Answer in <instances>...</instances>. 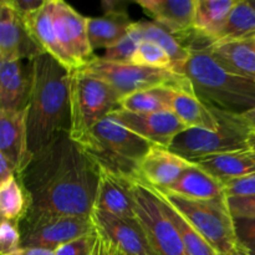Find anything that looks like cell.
Returning <instances> with one entry per match:
<instances>
[{
	"instance_id": "cell-1",
	"label": "cell",
	"mask_w": 255,
	"mask_h": 255,
	"mask_svg": "<svg viewBox=\"0 0 255 255\" xmlns=\"http://www.w3.org/2000/svg\"><path fill=\"white\" fill-rule=\"evenodd\" d=\"M17 176L29 199L24 219L91 217L100 168L67 132L34 154Z\"/></svg>"
},
{
	"instance_id": "cell-2",
	"label": "cell",
	"mask_w": 255,
	"mask_h": 255,
	"mask_svg": "<svg viewBox=\"0 0 255 255\" xmlns=\"http://www.w3.org/2000/svg\"><path fill=\"white\" fill-rule=\"evenodd\" d=\"M32 65V86L26 109L30 153H39L59 134L70 132V72L49 54H41Z\"/></svg>"
},
{
	"instance_id": "cell-3",
	"label": "cell",
	"mask_w": 255,
	"mask_h": 255,
	"mask_svg": "<svg viewBox=\"0 0 255 255\" xmlns=\"http://www.w3.org/2000/svg\"><path fill=\"white\" fill-rule=\"evenodd\" d=\"M183 75L209 107L242 116L255 107V84L222 66L208 47H192Z\"/></svg>"
},
{
	"instance_id": "cell-4",
	"label": "cell",
	"mask_w": 255,
	"mask_h": 255,
	"mask_svg": "<svg viewBox=\"0 0 255 255\" xmlns=\"http://www.w3.org/2000/svg\"><path fill=\"white\" fill-rule=\"evenodd\" d=\"M79 144L97 166L131 179L137 178L139 162L153 146L112 115L100 121Z\"/></svg>"
},
{
	"instance_id": "cell-5",
	"label": "cell",
	"mask_w": 255,
	"mask_h": 255,
	"mask_svg": "<svg viewBox=\"0 0 255 255\" xmlns=\"http://www.w3.org/2000/svg\"><path fill=\"white\" fill-rule=\"evenodd\" d=\"M120 97L102 80L86 74L81 69L70 72V137L80 143L95 126L120 110Z\"/></svg>"
},
{
	"instance_id": "cell-6",
	"label": "cell",
	"mask_w": 255,
	"mask_h": 255,
	"mask_svg": "<svg viewBox=\"0 0 255 255\" xmlns=\"http://www.w3.org/2000/svg\"><path fill=\"white\" fill-rule=\"evenodd\" d=\"M157 189V188H154ZM219 255H242L234 233V219L227 199L197 201L157 189Z\"/></svg>"
},
{
	"instance_id": "cell-7",
	"label": "cell",
	"mask_w": 255,
	"mask_h": 255,
	"mask_svg": "<svg viewBox=\"0 0 255 255\" xmlns=\"http://www.w3.org/2000/svg\"><path fill=\"white\" fill-rule=\"evenodd\" d=\"M211 109L221 122L219 128L217 131L187 128L173 139L169 146L171 151L192 162L204 157L249 148L252 129L241 116H234L213 107Z\"/></svg>"
},
{
	"instance_id": "cell-8",
	"label": "cell",
	"mask_w": 255,
	"mask_h": 255,
	"mask_svg": "<svg viewBox=\"0 0 255 255\" xmlns=\"http://www.w3.org/2000/svg\"><path fill=\"white\" fill-rule=\"evenodd\" d=\"M82 71L109 84L119 95L120 100L142 90L159 86L192 87L184 75L172 70L141 66L136 64H116L96 56Z\"/></svg>"
},
{
	"instance_id": "cell-9",
	"label": "cell",
	"mask_w": 255,
	"mask_h": 255,
	"mask_svg": "<svg viewBox=\"0 0 255 255\" xmlns=\"http://www.w3.org/2000/svg\"><path fill=\"white\" fill-rule=\"evenodd\" d=\"M132 193L136 216L141 223L149 246L156 255H189L186 247L164 213L156 192L141 179H132Z\"/></svg>"
},
{
	"instance_id": "cell-10",
	"label": "cell",
	"mask_w": 255,
	"mask_h": 255,
	"mask_svg": "<svg viewBox=\"0 0 255 255\" xmlns=\"http://www.w3.org/2000/svg\"><path fill=\"white\" fill-rule=\"evenodd\" d=\"M21 248L39 247L56 251L59 247L95 233L91 217H50L22 219L19 223Z\"/></svg>"
},
{
	"instance_id": "cell-11",
	"label": "cell",
	"mask_w": 255,
	"mask_h": 255,
	"mask_svg": "<svg viewBox=\"0 0 255 255\" xmlns=\"http://www.w3.org/2000/svg\"><path fill=\"white\" fill-rule=\"evenodd\" d=\"M100 241L124 255H156L137 218H124L94 209L91 214Z\"/></svg>"
},
{
	"instance_id": "cell-12",
	"label": "cell",
	"mask_w": 255,
	"mask_h": 255,
	"mask_svg": "<svg viewBox=\"0 0 255 255\" xmlns=\"http://www.w3.org/2000/svg\"><path fill=\"white\" fill-rule=\"evenodd\" d=\"M54 24L57 39L74 65L82 69L95 59L87 34V17L62 0H54Z\"/></svg>"
},
{
	"instance_id": "cell-13",
	"label": "cell",
	"mask_w": 255,
	"mask_h": 255,
	"mask_svg": "<svg viewBox=\"0 0 255 255\" xmlns=\"http://www.w3.org/2000/svg\"><path fill=\"white\" fill-rule=\"evenodd\" d=\"M45 54L11 0L0 1V61H31Z\"/></svg>"
},
{
	"instance_id": "cell-14",
	"label": "cell",
	"mask_w": 255,
	"mask_h": 255,
	"mask_svg": "<svg viewBox=\"0 0 255 255\" xmlns=\"http://www.w3.org/2000/svg\"><path fill=\"white\" fill-rule=\"evenodd\" d=\"M122 125L138 136L143 137L152 144L167 147L173 139L186 131L188 127L171 111L154 112V114H134V112L117 110L111 114Z\"/></svg>"
},
{
	"instance_id": "cell-15",
	"label": "cell",
	"mask_w": 255,
	"mask_h": 255,
	"mask_svg": "<svg viewBox=\"0 0 255 255\" xmlns=\"http://www.w3.org/2000/svg\"><path fill=\"white\" fill-rule=\"evenodd\" d=\"M193 162L183 158L167 147L153 144L138 166L137 178L157 189H167Z\"/></svg>"
},
{
	"instance_id": "cell-16",
	"label": "cell",
	"mask_w": 255,
	"mask_h": 255,
	"mask_svg": "<svg viewBox=\"0 0 255 255\" xmlns=\"http://www.w3.org/2000/svg\"><path fill=\"white\" fill-rule=\"evenodd\" d=\"M31 61H0V110H26L31 94Z\"/></svg>"
},
{
	"instance_id": "cell-17",
	"label": "cell",
	"mask_w": 255,
	"mask_h": 255,
	"mask_svg": "<svg viewBox=\"0 0 255 255\" xmlns=\"http://www.w3.org/2000/svg\"><path fill=\"white\" fill-rule=\"evenodd\" d=\"M0 154L14 164L17 174L31 161L32 154L27 144L26 110H0Z\"/></svg>"
},
{
	"instance_id": "cell-18",
	"label": "cell",
	"mask_w": 255,
	"mask_h": 255,
	"mask_svg": "<svg viewBox=\"0 0 255 255\" xmlns=\"http://www.w3.org/2000/svg\"><path fill=\"white\" fill-rule=\"evenodd\" d=\"M100 168L95 208L124 218H137L136 204L132 193V179L117 176Z\"/></svg>"
},
{
	"instance_id": "cell-19",
	"label": "cell",
	"mask_w": 255,
	"mask_h": 255,
	"mask_svg": "<svg viewBox=\"0 0 255 255\" xmlns=\"http://www.w3.org/2000/svg\"><path fill=\"white\" fill-rule=\"evenodd\" d=\"M137 4L176 37H182L193 30L196 0H137Z\"/></svg>"
},
{
	"instance_id": "cell-20",
	"label": "cell",
	"mask_w": 255,
	"mask_h": 255,
	"mask_svg": "<svg viewBox=\"0 0 255 255\" xmlns=\"http://www.w3.org/2000/svg\"><path fill=\"white\" fill-rule=\"evenodd\" d=\"M169 110L188 128L217 131L221 126L213 110L194 94L192 87L169 86Z\"/></svg>"
},
{
	"instance_id": "cell-21",
	"label": "cell",
	"mask_w": 255,
	"mask_h": 255,
	"mask_svg": "<svg viewBox=\"0 0 255 255\" xmlns=\"http://www.w3.org/2000/svg\"><path fill=\"white\" fill-rule=\"evenodd\" d=\"M30 32L35 41L39 44L45 54H49L55 60L67 67L69 70H74L71 60L65 54L64 49L60 45L57 39L56 30L54 24V0H45L41 7L34 11L32 14L24 17Z\"/></svg>"
},
{
	"instance_id": "cell-22",
	"label": "cell",
	"mask_w": 255,
	"mask_h": 255,
	"mask_svg": "<svg viewBox=\"0 0 255 255\" xmlns=\"http://www.w3.org/2000/svg\"><path fill=\"white\" fill-rule=\"evenodd\" d=\"M163 191L197 201L227 199L224 184L196 163L187 168L176 183Z\"/></svg>"
},
{
	"instance_id": "cell-23",
	"label": "cell",
	"mask_w": 255,
	"mask_h": 255,
	"mask_svg": "<svg viewBox=\"0 0 255 255\" xmlns=\"http://www.w3.org/2000/svg\"><path fill=\"white\" fill-rule=\"evenodd\" d=\"M222 183L255 173V152L249 147L192 161Z\"/></svg>"
},
{
	"instance_id": "cell-24",
	"label": "cell",
	"mask_w": 255,
	"mask_h": 255,
	"mask_svg": "<svg viewBox=\"0 0 255 255\" xmlns=\"http://www.w3.org/2000/svg\"><path fill=\"white\" fill-rule=\"evenodd\" d=\"M133 21L122 9H107L102 16L87 17V34L92 49H109L121 41Z\"/></svg>"
},
{
	"instance_id": "cell-25",
	"label": "cell",
	"mask_w": 255,
	"mask_h": 255,
	"mask_svg": "<svg viewBox=\"0 0 255 255\" xmlns=\"http://www.w3.org/2000/svg\"><path fill=\"white\" fill-rule=\"evenodd\" d=\"M209 51L222 66L255 84V44L252 40L216 42Z\"/></svg>"
},
{
	"instance_id": "cell-26",
	"label": "cell",
	"mask_w": 255,
	"mask_h": 255,
	"mask_svg": "<svg viewBox=\"0 0 255 255\" xmlns=\"http://www.w3.org/2000/svg\"><path fill=\"white\" fill-rule=\"evenodd\" d=\"M238 0H196L193 30L213 44Z\"/></svg>"
},
{
	"instance_id": "cell-27",
	"label": "cell",
	"mask_w": 255,
	"mask_h": 255,
	"mask_svg": "<svg viewBox=\"0 0 255 255\" xmlns=\"http://www.w3.org/2000/svg\"><path fill=\"white\" fill-rule=\"evenodd\" d=\"M255 37V9L248 0H238L213 44L244 41Z\"/></svg>"
},
{
	"instance_id": "cell-28",
	"label": "cell",
	"mask_w": 255,
	"mask_h": 255,
	"mask_svg": "<svg viewBox=\"0 0 255 255\" xmlns=\"http://www.w3.org/2000/svg\"><path fill=\"white\" fill-rule=\"evenodd\" d=\"M137 27L143 40L159 45L171 56L173 71L183 75V67L191 56V50L187 49L174 35L154 21H137Z\"/></svg>"
},
{
	"instance_id": "cell-29",
	"label": "cell",
	"mask_w": 255,
	"mask_h": 255,
	"mask_svg": "<svg viewBox=\"0 0 255 255\" xmlns=\"http://www.w3.org/2000/svg\"><path fill=\"white\" fill-rule=\"evenodd\" d=\"M153 191L156 192L166 216L168 217V219L178 232L179 237L186 247L187 253L189 255H219L214 251L213 247L201 236V233L157 189L153 188Z\"/></svg>"
},
{
	"instance_id": "cell-30",
	"label": "cell",
	"mask_w": 255,
	"mask_h": 255,
	"mask_svg": "<svg viewBox=\"0 0 255 255\" xmlns=\"http://www.w3.org/2000/svg\"><path fill=\"white\" fill-rule=\"evenodd\" d=\"M120 109L134 114H154L169 110V86H159L142 90L124 97Z\"/></svg>"
},
{
	"instance_id": "cell-31",
	"label": "cell",
	"mask_w": 255,
	"mask_h": 255,
	"mask_svg": "<svg viewBox=\"0 0 255 255\" xmlns=\"http://www.w3.org/2000/svg\"><path fill=\"white\" fill-rule=\"evenodd\" d=\"M29 211V199L19 176L0 186V212L1 219L19 224Z\"/></svg>"
},
{
	"instance_id": "cell-32",
	"label": "cell",
	"mask_w": 255,
	"mask_h": 255,
	"mask_svg": "<svg viewBox=\"0 0 255 255\" xmlns=\"http://www.w3.org/2000/svg\"><path fill=\"white\" fill-rule=\"evenodd\" d=\"M142 41L143 37L137 27V21H133L132 26L129 27L128 34L115 46L105 50L104 56L101 57L106 61L116 62V64H133L134 54Z\"/></svg>"
},
{
	"instance_id": "cell-33",
	"label": "cell",
	"mask_w": 255,
	"mask_h": 255,
	"mask_svg": "<svg viewBox=\"0 0 255 255\" xmlns=\"http://www.w3.org/2000/svg\"><path fill=\"white\" fill-rule=\"evenodd\" d=\"M133 64L173 71V62H172L171 56L159 45L152 41H147V40H143L137 47V51L133 57Z\"/></svg>"
},
{
	"instance_id": "cell-34",
	"label": "cell",
	"mask_w": 255,
	"mask_h": 255,
	"mask_svg": "<svg viewBox=\"0 0 255 255\" xmlns=\"http://www.w3.org/2000/svg\"><path fill=\"white\" fill-rule=\"evenodd\" d=\"M234 233L242 255H255V218H233Z\"/></svg>"
},
{
	"instance_id": "cell-35",
	"label": "cell",
	"mask_w": 255,
	"mask_h": 255,
	"mask_svg": "<svg viewBox=\"0 0 255 255\" xmlns=\"http://www.w3.org/2000/svg\"><path fill=\"white\" fill-rule=\"evenodd\" d=\"M21 249V233L19 224L1 219L0 226V254L11 255Z\"/></svg>"
},
{
	"instance_id": "cell-36",
	"label": "cell",
	"mask_w": 255,
	"mask_h": 255,
	"mask_svg": "<svg viewBox=\"0 0 255 255\" xmlns=\"http://www.w3.org/2000/svg\"><path fill=\"white\" fill-rule=\"evenodd\" d=\"M96 242L97 237L96 231H95V233L81 237V238L75 239L70 243L59 247L55 253L56 255H95Z\"/></svg>"
},
{
	"instance_id": "cell-37",
	"label": "cell",
	"mask_w": 255,
	"mask_h": 255,
	"mask_svg": "<svg viewBox=\"0 0 255 255\" xmlns=\"http://www.w3.org/2000/svg\"><path fill=\"white\" fill-rule=\"evenodd\" d=\"M227 204L233 218H255V196L227 197Z\"/></svg>"
},
{
	"instance_id": "cell-38",
	"label": "cell",
	"mask_w": 255,
	"mask_h": 255,
	"mask_svg": "<svg viewBox=\"0 0 255 255\" xmlns=\"http://www.w3.org/2000/svg\"><path fill=\"white\" fill-rule=\"evenodd\" d=\"M224 189L227 197L255 196V173L227 182L224 183Z\"/></svg>"
},
{
	"instance_id": "cell-39",
	"label": "cell",
	"mask_w": 255,
	"mask_h": 255,
	"mask_svg": "<svg viewBox=\"0 0 255 255\" xmlns=\"http://www.w3.org/2000/svg\"><path fill=\"white\" fill-rule=\"evenodd\" d=\"M44 1L45 0H40V1L39 0H11V4L22 17H26L27 15L32 14L39 7H41Z\"/></svg>"
},
{
	"instance_id": "cell-40",
	"label": "cell",
	"mask_w": 255,
	"mask_h": 255,
	"mask_svg": "<svg viewBox=\"0 0 255 255\" xmlns=\"http://www.w3.org/2000/svg\"><path fill=\"white\" fill-rule=\"evenodd\" d=\"M15 176H17V171L14 164L0 154V186L7 183Z\"/></svg>"
},
{
	"instance_id": "cell-41",
	"label": "cell",
	"mask_w": 255,
	"mask_h": 255,
	"mask_svg": "<svg viewBox=\"0 0 255 255\" xmlns=\"http://www.w3.org/2000/svg\"><path fill=\"white\" fill-rule=\"evenodd\" d=\"M11 255H56L55 251L47 248H39V247H29V248H21L16 253Z\"/></svg>"
},
{
	"instance_id": "cell-42",
	"label": "cell",
	"mask_w": 255,
	"mask_h": 255,
	"mask_svg": "<svg viewBox=\"0 0 255 255\" xmlns=\"http://www.w3.org/2000/svg\"><path fill=\"white\" fill-rule=\"evenodd\" d=\"M96 237H97V234H96ZM95 255H124V254L119 253V252H116L115 249H112L111 247L107 246L106 243H104L102 241H100L99 237H97Z\"/></svg>"
},
{
	"instance_id": "cell-43",
	"label": "cell",
	"mask_w": 255,
	"mask_h": 255,
	"mask_svg": "<svg viewBox=\"0 0 255 255\" xmlns=\"http://www.w3.org/2000/svg\"><path fill=\"white\" fill-rule=\"evenodd\" d=\"M241 119L246 122V125L252 131H255V107L253 110H251V111L247 112V114L242 115Z\"/></svg>"
},
{
	"instance_id": "cell-44",
	"label": "cell",
	"mask_w": 255,
	"mask_h": 255,
	"mask_svg": "<svg viewBox=\"0 0 255 255\" xmlns=\"http://www.w3.org/2000/svg\"><path fill=\"white\" fill-rule=\"evenodd\" d=\"M249 147L255 152V131L251 132V136H249Z\"/></svg>"
},
{
	"instance_id": "cell-45",
	"label": "cell",
	"mask_w": 255,
	"mask_h": 255,
	"mask_svg": "<svg viewBox=\"0 0 255 255\" xmlns=\"http://www.w3.org/2000/svg\"><path fill=\"white\" fill-rule=\"evenodd\" d=\"M248 1L251 2V5H252V6H253L254 9H255V0H248Z\"/></svg>"
},
{
	"instance_id": "cell-46",
	"label": "cell",
	"mask_w": 255,
	"mask_h": 255,
	"mask_svg": "<svg viewBox=\"0 0 255 255\" xmlns=\"http://www.w3.org/2000/svg\"><path fill=\"white\" fill-rule=\"evenodd\" d=\"M252 41H253V42H254V44H255V37H254V39H253V40H252Z\"/></svg>"
}]
</instances>
